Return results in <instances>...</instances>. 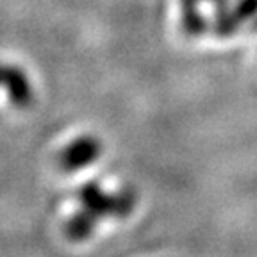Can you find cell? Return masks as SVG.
Instances as JSON below:
<instances>
[{"label":"cell","mask_w":257,"mask_h":257,"mask_svg":"<svg viewBox=\"0 0 257 257\" xmlns=\"http://www.w3.org/2000/svg\"><path fill=\"white\" fill-rule=\"evenodd\" d=\"M236 16L237 18H248V16L257 13V0H237L236 6Z\"/></svg>","instance_id":"cell-2"},{"label":"cell","mask_w":257,"mask_h":257,"mask_svg":"<svg viewBox=\"0 0 257 257\" xmlns=\"http://www.w3.org/2000/svg\"><path fill=\"white\" fill-rule=\"evenodd\" d=\"M0 88L6 89L11 102L18 107H24L31 102L32 88L24 70L11 64H0Z\"/></svg>","instance_id":"cell-1"}]
</instances>
